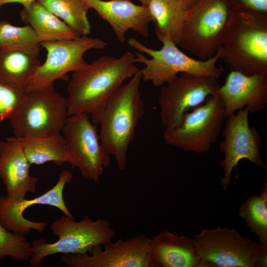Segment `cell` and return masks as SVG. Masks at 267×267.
Returning a JSON list of instances; mask_svg holds the SVG:
<instances>
[{"mask_svg": "<svg viewBox=\"0 0 267 267\" xmlns=\"http://www.w3.org/2000/svg\"><path fill=\"white\" fill-rule=\"evenodd\" d=\"M133 53L102 56L73 72L67 88L69 116L97 115L113 94L137 71Z\"/></svg>", "mask_w": 267, "mask_h": 267, "instance_id": "obj_1", "label": "cell"}, {"mask_svg": "<svg viewBox=\"0 0 267 267\" xmlns=\"http://www.w3.org/2000/svg\"><path fill=\"white\" fill-rule=\"evenodd\" d=\"M141 79L138 69L113 94L100 112L90 117L93 123L100 125L101 145L108 155L114 156L120 171L126 167L128 148L145 113L139 89Z\"/></svg>", "mask_w": 267, "mask_h": 267, "instance_id": "obj_2", "label": "cell"}, {"mask_svg": "<svg viewBox=\"0 0 267 267\" xmlns=\"http://www.w3.org/2000/svg\"><path fill=\"white\" fill-rule=\"evenodd\" d=\"M220 50L230 70L267 75V14L232 10Z\"/></svg>", "mask_w": 267, "mask_h": 267, "instance_id": "obj_3", "label": "cell"}, {"mask_svg": "<svg viewBox=\"0 0 267 267\" xmlns=\"http://www.w3.org/2000/svg\"><path fill=\"white\" fill-rule=\"evenodd\" d=\"M163 44L158 50L144 45L134 38H130L129 46L138 51L135 52L134 61L145 65L141 70L142 79L151 82L158 87L176 78L179 73H187L198 76H211L218 79L224 70L216 65L220 58V50L212 57L204 61L191 58L177 47L170 38L158 39Z\"/></svg>", "mask_w": 267, "mask_h": 267, "instance_id": "obj_4", "label": "cell"}, {"mask_svg": "<svg viewBox=\"0 0 267 267\" xmlns=\"http://www.w3.org/2000/svg\"><path fill=\"white\" fill-rule=\"evenodd\" d=\"M50 226L52 233L58 236V239L53 243H48L42 238L33 240L29 259L32 267L39 266L49 255L89 253L93 247L104 245L115 235L107 220L99 219L93 221L88 216L76 222L74 219L64 215L53 222Z\"/></svg>", "mask_w": 267, "mask_h": 267, "instance_id": "obj_5", "label": "cell"}, {"mask_svg": "<svg viewBox=\"0 0 267 267\" xmlns=\"http://www.w3.org/2000/svg\"><path fill=\"white\" fill-rule=\"evenodd\" d=\"M231 11L228 0H200L186 11L179 45L200 58L212 57L222 46Z\"/></svg>", "mask_w": 267, "mask_h": 267, "instance_id": "obj_6", "label": "cell"}, {"mask_svg": "<svg viewBox=\"0 0 267 267\" xmlns=\"http://www.w3.org/2000/svg\"><path fill=\"white\" fill-rule=\"evenodd\" d=\"M225 118L224 107L218 93L183 115L180 125L165 129L166 142L186 152H207L218 138Z\"/></svg>", "mask_w": 267, "mask_h": 267, "instance_id": "obj_7", "label": "cell"}, {"mask_svg": "<svg viewBox=\"0 0 267 267\" xmlns=\"http://www.w3.org/2000/svg\"><path fill=\"white\" fill-rule=\"evenodd\" d=\"M69 116L66 98L48 89L26 92L9 121L14 136L20 139L61 133Z\"/></svg>", "mask_w": 267, "mask_h": 267, "instance_id": "obj_8", "label": "cell"}, {"mask_svg": "<svg viewBox=\"0 0 267 267\" xmlns=\"http://www.w3.org/2000/svg\"><path fill=\"white\" fill-rule=\"evenodd\" d=\"M40 44L47 52L46 58L28 81L24 88L26 92L54 89L56 80L68 81V73L78 71L87 65L84 58L86 51L92 49L103 50L107 43L97 38L81 36Z\"/></svg>", "mask_w": 267, "mask_h": 267, "instance_id": "obj_9", "label": "cell"}, {"mask_svg": "<svg viewBox=\"0 0 267 267\" xmlns=\"http://www.w3.org/2000/svg\"><path fill=\"white\" fill-rule=\"evenodd\" d=\"M90 119L86 113L70 115L62 132L72 168H78L84 178L99 183L111 159L101 145L97 125Z\"/></svg>", "mask_w": 267, "mask_h": 267, "instance_id": "obj_10", "label": "cell"}, {"mask_svg": "<svg viewBox=\"0 0 267 267\" xmlns=\"http://www.w3.org/2000/svg\"><path fill=\"white\" fill-rule=\"evenodd\" d=\"M220 87L214 77L181 73L160 90L158 104L163 126L165 129L179 126L185 113L216 94Z\"/></svg>", "mask_w": 267, "mask_h": 267, "instance_id": "obj_11", "label": "cell"}, {"mask_svg": "<svg viewBox=\"0 0 267 267\" xmlns=\"http://www.w3.org/2000/svg\"><path fill=\"white\" fill-rule=\"evenodd\" d=\"M192 238L203 267H254L257 241L234 228L204 229Z\"/></svg>", "mask_w": 267, "mask_h": 267, "instance_id": "obj_12", "label": "cell"}, {"mask_svg": "<svg viewBox=\"0 0 267 267\" xmlns=\"http://www.w3.org/2000/svg\"><path fill=\"white\" fill-rule=\"evenodd\" d=\"M249 114L245 107L226 118L222 132L224 139L219 145L220 151L224 154V158L220 161L224 172L221 181L223 190L230 185L232 170L240 160L247 159L260 168H267L260 152L261 137L255 127L249 126Z\"/></svg>", "mask_w": 267, "mask_h": 267, "instance_id": "obj_13", "label": "cell"}, {"mask_svg": "<svg viewBox=\"0 0 267 267\" xmlns=\"http://www.w3.org/2000/svg\"><path fill=\"white\" fill-rule=\"evenodd\" d=\"M148 237L139 234L93 247L89 253L63 254L62 262L69 267H150Z\"/></svg>", "mask_w": 267, "mask_h": 267, "instance_id": "obj_14", "label": "cell"}, {"mask_svg": "<svg viewBox=\"0 0 267 267\" xmlns=\"http://www.w3.org/2000/svg\"><path fill=\"white\" fill-rule=\"evenodd\" d=\"M73 178L72 173L64 170L58 176L55 185L42 195L31 199L25 198H11L6 196H0V219L9 230L24 235L29 234L32 229L43 232L47 225V222H36L26 219L24 211L34 205H45L55 207L65 216L74 219L67 208L64 198L63 189L67 183Z\"/></svg>", "mask_w": 267, "mask_h": 267, "instance_id": "obj_15", "label": "cell"}, {"mask_svg": "<svg viewBox=\"0 0 267 267\" xmlns=\"http://www.w3.org/2000/svg\"><path fill=\"white\" fill-rule=\"evenodd\" d=\"M217 93L223 103L225 118L244 106L249 113L258 112L267 103V75L248 76L231 70Z\"/></svg>", "mask_w": 267, "mask_h": 267, "instance_id": "obj_16", "label": "cell"}, {"mask_svg": "<svg viewBox=\"0 0 267 267\" xmlns=\"http://www.w3.org/2000/svg\"><path fill=\"white\" fill-rule=\"evenodd\" d=\"M83 0L109 23L120 43L125 42L129 30L144 38L149 36L152 19L147 6L137 5L129 0Z\"/></svg>", "mask_w": 267, "mask_h": 267, "instance_id": "obj_17", "label": "cell"}, {"mask_svg": "<svg viewBox=\"0 0 267 267\" xmlns=\"http://www.w3.org/2000/svg\"><path fill=\"white\" fill-rule=\"evenodd\" d=\"M30 166L18 138L0 140V178L7 197L24 198L27 192L36 191L38 178L30 175Z\"/></svg>", "mask_w": 267, "mask_h": 267, "instance_id": "obj_18", "label": "cell"}, {"mask_svg": "<svg viewBox=\"0 0 267 267\" xmlns=\"http://www.w3.org/2000/svg\"><path fill=\"white\" fill-rule=\"evenodd\" d=\"M147 252L150 267H203L193 238L168 230L148 238Z\"/></svg>", "mask_w": 267, "mask_h": 267, "instance_id": "obj_19", "label": "cell"}, {"mask_svg": "<svg viewBox=\"0 0 267 267\" xmlns=\"http://www.w3.org/2000/svg\"><path fill=\"white\" fill-rule=\"evenodd\" d=\"M21 21L35 31L38 42H52L76 39L82 35L54 15L38 1L20 12Z\"/></svg>", "mask_w": 267, "mask_h": 267, "instance_id": "obj_20", "label": "cell"}, {"mask_svg": "<svg viewBox=\"0 0 267 267\" xmlns=\"http://www.w3.org/2000/svg\"><path fill=\"white\" fill-rule=\"evenodd\" d=\"M31 165L52 162L60 166L70 163V159L64 137L61 133L18 139Z\"/></svg>", "mask_w": 267, "mask_h": 267, "instance_id": "obj_21", "label": "cell"}, {"mask_svg": "<svg viewBox=\"0 0 267 267\" xmlns=\"http://www.w3.org/2000/svg\"><path fill=\"white\" fill-rule=\"evenodd\" d=\"M157 39L170 38L179 45L186 11L178 0H150L147 5Z\"/></svg>", "mask_w": 267, "mask_h": 267, "instance_id": "obj_22", "label": "cell"}, {"mask_svg": "<svg viewBox=\"0 0 267 267\" xmlns=\"http://www.w3.org/2000/svg\"><path fill=\"white\" fill-rule=\"evenodd\" d=\"M41 64L37 56L20 51L0 50V81L24 90Z\"/></svg>", "mask_w": 267, "mask_h": 267, "instance_id": "obj_23", "label": "cell"}, {"mask_svg": "<svg viewBox=\"0 0 267 267\" xmlns=\"http://www.w3.org/2000/svg\"><path fill=\"white\" fill-rule=\"evenodd\" d=\"M37 1L82 36L91 33V25L87 16L91 7L83 0Z\"/></svg>", "mask_w": 267, "mask_h": 267, "instance_id": "obj_24", "label": "cell"}, {"mask_svg": "<svg viewBox=\"0 0 267 267\" xmlns=\"http://www.w3.org/2000/svg\"><path fill=\"white\" fill-rule=\"evenodd\" d=\"M40 46L30 25L17 27L6 21L0 22V50L20 51L38 57Z\"/></svg>", "mask_w": 267, "mask_h": 267, "instance_id": "obj_25", "label": "cell"}, {"mask_svg": "<svg viewBox=\"0 0 267 267\" xmlns=\"http://www.w3.org/2000/svg\"><path fill=\"white\" fill-rule=\"evenodd\" d=\"M238 216L251 231L256 234L258 241L267 245V182L259 195L251 196L242 204Z\"/></svg>", "mask_w": 267, "mask_h": 267, "instance_id": "obj_26", "label": "cell"}, {"mask_svg": "<svg viewBox=\"0 0 267 267\" xmlns=\"http://www.w3.org/2000/svg\"><path fill=\"white\" fill-rule=\"evenodd\" d=\"M31 255V243L26 236L9 230L0 219V260L8 256L15 261H26Z\"/></svg>", "mask_w": 267, "mask_h": 267, "instance_id": "obj_27", "label": "cell"}, {"mask_svg": "<svg viewBox=\"0 0 267 267\" xmlns=\"http://www.w3.org/2000/svg\"><path fill=\"white\" fill-rule=\"evenodd\" d=\"M26 95L24 90L0 81V124L17 112Z\"/></svg>", "mask_w": 267, "mask_h": 267, "instance_id": "obj_28", "label": "cell"}, {"mask_svg": "<svg viewBox=\"0 0 267 267\" xmlns=\"http://www.w3.org/2000/svg\"><path fill=\"white\" fill-rule=\"evenodd\" d=\"M232 10H246L267 14V0H228Z\"/></svg>", "mask_w": 267, "mask_h": 267, "instance_id": "obj_29", "label": "cell"}, {"mask_svg": "<svg viewBox=\"0 0 267 267\" xmlns=\"http://www.w3.org/2000/svg\"><path fill=\"white\" fill-rule=\"evenodd\" d=\"M254 267H267V245L257 241L253 255Z\"/></svg>", "mask_w": 267, "mask_h": 267, "instance_id": "obj_30", "label": "cell"}, {"mask_svg": "<svg viewBox=\"0 0 267 267\" xmlns=\"http://www.w3.org/2000/svg\"><path fill=\"white\" fill-rule=\"evenodd\" d=\"M38 0H0V8L3 5L11 3H18L22 4L23 8L28 9L31 4Z\"/></svg>", "mask_w": 267, "mask_h": 267, "instance_id": "obj_31", "label": "cell"}, {"mask_svg": "<svg viewBox=\"0 0 267 267\" xmlns=\"http://www.w3.org/2000/svg\"><path fill=\"white\" fill-rule=\"evenodd\" d=\"M185 10H188L197 4L200 0H178Z\"/></svg>", "mask_w": 267, "mask_h": 267, "instance_id": "obj_32", "label": "cell"}, {"mask_svg": "<svg viewBox=\"0 0 267 267\" xmlns=\"http://www.w3.org/2000/svg\"><path fill=\"white\" fill-rule=\"evenodd\" d=\"M138 1H139L141 3V4L142 5H147L149 1H150V0H137Z\"/></svg>", "mask_w": 267, "mask_h": 267, "instance_id": "obj_33", "label": "cell"}]
</instances>
